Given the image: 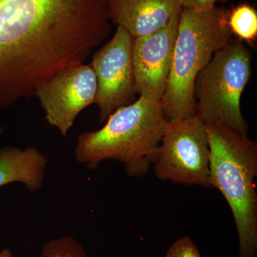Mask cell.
Listing matches in <instances>:
<instances>
[{"instance_id": "obj_8", "label": "cell", "mask_w": 257, "mask_h": 257, "mask_svg": "<svg viewBox=\"0 0 257 257\" xmlns=\"http://www.w3.org/2000/svg\"><path fill=\"white\" fill-rule=\"evenodd\" d=\"M97 81L90 64L62 69L40 86L35 96L52 126L67 137L76 118L86 107L95 102Z\"/></svg>"}, {"instance_id": "obj_1", "label": "cell", "mask_w": 257, "mask_h": 257, "mask_svg": "<svg viewBox=\"0 0 257 257\" xmlns=\"http://www.w3.org/2000/svg\"><path fill=\"white\" fill-rule=\"evenodd\" d=\"M109 0H0V111L83 64L109 37Z\"/></svg>"}, {"instance_id": "obj_3", "label": "cell", "mask_w": 257, "mask_h": 257, "mask_svg": "<svg viewBox=\"0 0 257 257\" xmlns=\"http://www.w3.org/2000/svg\"><path fill=\"white\" fill-rule=\"evenodd\" d=\"M210 149V184L222 194L234 216L239 257L257 254V144L247 133L205 124Z\"/></svg>"}, {"instance_id": "obj_12", "label": "cell", "mask_w": 257, "mask_h": 257, "mask_svg": "<svg viewBox=\"0 0 257 257\" xmlns=\"http://www.w3.org/2000/svg\"><path fill=\"white\" fill-rule=\"evenodd\" d=\"M227 25L231 34L241 41L252 43L257 37V13L250 5L241 4L227 13Z\"/></svg>"}, {"instance_id": "obj_17", "label": "cell", "mask_w": 257, "mask_h": 257, "mask_svg": "<svg viewBox=\"0 0 257 257\" xmlns=\"http://www.w3.org/2000/svg\"><path fill=\"white\" fill-rule=\"evenodd\" d=\"M2 133V128H0V133Z\"/></svg>"}, {"instance_id": "obj_5", "label": "cell", "mask_w": 257, "mask_h": 257, "mask_svg": "<svg viewBox=\"0 0 257 257\" xmlns=\"http://www.w3.org/2000/svg\"><path fill=\"white\" fill-rule=\"evenodd\" d=\"M251 75V56L242 41L229 42L215 52L194 83L197 114L205 124L246 133L241 97Z\"/></svg>"}, {"instance_id": "obj_7", "label": "cell", "mask_w": 257, "mask_h": 257, "mask_svg": "<svg viewBox=\"0 0 257 257\" xmlns=\"http://www.w3.org/2000/svg\"><path fill=\"white\" fill-rule=\"evenodd\" d=\"M134 39L126 29L117 25L112 38L93 55L90 65L97 81L94 103L100 124L116 109L135 101Z\"/></svg>"}, {"instance_id": "obj_16", "label": "cell", "mask_w": 257, "mask_h": 257, "mask_svg": "<svg viewBox=\"0 0 257 257\" xmlns=\"http://www.w3.org/2000/svg\"><path fill=\"white\" fill-rule=\"evenodd\" d=\"M0 257H13V252H12L10 248H3V249L0 251Z\"/></svg>"}, {"instance_id": "obj_14", "label": "cell", "mask_w": 257, "mask_h": 257, "mask_svg": "<svg viewBox=\"0 0 257 257\" xmlns=\"http://www.w3.org/2000/svg\"><path fill=\"white\" fill-rule=\"evenodd\" d=\"M164 257H202L197 245L189 236L179 238L167 251Z\"/></svg>"}, {"instance_id": "obj_11", "label": "cell", "mask_w": 257, "mask_h": 257, "mask_svg": "<svg viewBox=\"0 0 257 257\" xmlns=\"http://www.w3.org/2000/svg\"><path fill=\"white\" fill-rule=\"evenodd\" d=\"M47 164V157L35 147H0V187L21 182L36 192L43 184Z\"/></svg>"}, {"instance_id": "obj_2", "label": "cell", "mask_w": 257, "mask_h": 257, "mask_svg": "<svg viewBox=\"0 0 257 257\" xmlns=\"http://www.w3.org/2000/svg\"><path fill=\"white\" fill-rule=\"evenodd\" d=\"M168 122L162 101L140 96L116 109L99 130L79 135L76 162L94 170L102 161H118L130 177H143L155 164Z\"/></svg>"}, {"instance_id": "obj_9", "label": "cell", "mask_w": 257, "mask_h": 257, "mask_svg": "<svg viewBox=\"0 0 257 257\" xmlns=\"http://www.w3.org/2000/svg\"><path fill=\"white\" fill-rule=\"evenodd\" d=\"M182 10H177L167 25L157 31L134 39L135 89L140 96L161 101L165 94Z\"/></svg>"}, {"instance_id": "obj_4", "label": "cell", "mask_w": 257, "mask_h": 257, "mask_svg": "<svg viewBox=\"0 0 257 257\" xmlns=\"http://www.w3.org/2000/svg\"><path fill=\"white\" fill-rule=\"evenodd\" d=\"M231 36L227 13L221 8L182 9L168 82L161 99L167 121L197 114L196 78L215 52L231 41Z\"/></svg>"}, {"instance_id": "obj_15", "label": "cell", "mask_w": 257, "mask_h": 257, "mask_svg": "<svg viewBox=\"0 0 257 257\" xmlns=\"http://www.w3.org/2000/svg\"><path fill=\"white\" fill-rule=\"evenodd\" d=\"M221 0H179L182 9L200 10L215 6Z\"/></svg>"}, {"instance_id": "obj_6", "label": "cell", "mask_w": 257, "mask_h": 257, "mask_svg": "<svg viewBox=\"0 0 257 257\" xmlns=\"http://www.w3.org/2000/svg\"><path fill=\"white\" fill-rule=\"evenodd\" d=\"M154 165L162 180L211 188L210 149L199 115L169 121Z\"/></svg>"}, {"instance_id": "obj_10", "label": "cell", "mask_w": 257, "mask_h": 257, "mask_svg": "<svg viewBox=\"0 0 257 257\" xmlns=\"http://www.w3.org/2000/svg\"><path fill=\"white\" fill-rule=\"evenodd\" d=\"M182 8L179 0H109L108 13L110 21L138 38L165 26Z\"/></svg>"}, {"instance_id": "obj_13", "label": "cell", "mask_w": 257, "mask_h": 257, "mask_svg": "<svg viewBox=\"0 0 257 257\" xmlns=\"http://www.w3.org/2000/svg\"><path fill=\"white\" fill-rule=\"evenodd\" d=\"M40 257H88L85 250L73 236L51 239L42 246Z\"/></svg>"}]
</instances>
